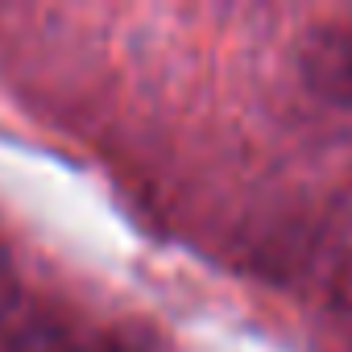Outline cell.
<instances>
[{
  "label": "cell",
  "mask_w": 352,
  "mask_h": 352,
  "mask_svg": "<svg viewBox=\"0 0 352 352\" xmlns=\"http://www.w3.org/2000/svg\"><path fill=\"white\" fill-rule=\"evenodd\" d=\"M17 294H21V278H17V261L13 253L0 245V315H9L17 307Z\"/></svg>",
  "instance_id": "obj_3"
},
{
  "label": "cell",
  "mask_w": 352,
  "mask_h": 352,
  "mask_svg": "<svg viewBox=\"0 0 352 352\" xmlns=\"http://www.w3.org/2000/svg\"><path fill=\"white\" fill-rule=\"evenodd\" d=\"M331 302H336L344 315H352V253L336 265V278H331Z\"/></svg>",
  "instance_id": "obj_4"
},
{
  "label": "cell",
  "mask_w": 352,
  "mask_h": 352,
  "mask_svg": "<svg viewBox=\"0 0 352 352\" xmlns=\"http://www.w3.org/2000/svg\"><path fill=\"white\" fill-rule=\"evenodd\" d=\"M298 75L311 96L331 108H352V30L315 25L298 42Z\"/></svg>",
  "instance_id": "obj_1"
},
{
  "label": "cell",
  "mask_w": 352,
  "mask_h": 352,
  "mask_svg": "<svg viewBox=\"0 0 352 352\" xmlns=\"http://www.w3.org/2000/svg\"><path fill=\"white\" fill-rule=\"evenodd\" d=\"M9 352H71V336L54 319H25L9 340Z\"/></svg>",
  "instance_id": "obj_2"
}]
</instances>
